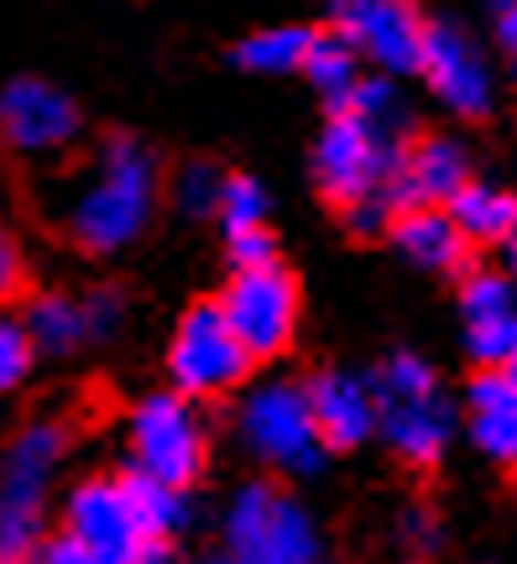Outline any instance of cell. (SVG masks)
Masks as SVG:
<instances>
[{"label": "cell", "mask_w": 517, "mask_h": 564, "mask_svg": "<svg viewBox=\"0 0 517 564\" xmlns=\"http://www.w3.org/2000/svg\"><path fill=\"white\" fill-rule=\"evenodd\" d=\"M387 79L392 74L366 79L356 100L330 110V126L319 131L314 178L340 209L392 199V173L402 158V100Z\"/></svg>", "instance_id": "cell-1"}, {"label": "cell", "mask_w": 517, "mask_h": 564, "mask_svg": "<svg viewBox=\"0 0 517 564\" xmlns=\"http://www.w3.org/2000/svg\"><path fill=\"white\" fill-rule=\"evenodd\" d=\"M158 158L131 137H110L68 199V236L89 257H116L147 236L158 215Z\"/></svg>", "instance_id": "cell-2"}, {"label": "cell", "mask_w": 517, "mask_h": 564, "mask_svg": "<svg viewBox=\"0 0 517 564\" xmlns=\"http://www.w3.org/2000/svg\"><path fill=\"white\" fill-rule=\"evenodd\" d=\"M68 460V429L53 419L26 423L0 455V564H37L42 518Z\"/></svg>", "instance_id": "cell-3"}, {"label": "cell", "mask_w": 517, "mask_h": 564, "mask_svg": "<svg viewBox=\"0 0 517 564\" xmlns=\"http://www.w3.org/2000/svg\"><path fill=\"white\" fill-rule=\"evenodd\" d=\"M377 434L408 465H434L455 440V408L439 392L434 366L398 350L377 366Z\"/></svg>", "instance_id": "cell-4"}, {"label": "cell", "mask_w": 517, "mask_h": 564, "mask_svg": "<svg viewBox=\"0 0 517 564\" xmlns=\"http://www.w3.org/2000/svg\"><path fill=\"white\" fill-rule=\"evenodd\" d=\"M225 560L230 564H330L314 512L282 486L251 481L225 507Z\"/></svg>", "instance_id": "cell-5"}, {"label": "cell", "mask_w": 517, "mask_h": 564, "mask_svg": "<svg viewBox=\"0 0 517 564\" xmlns=\"http://www.w3.org/2000/svg\"><path fill=\"white\" fill-rule=\"evenodd\" d=\"M236 434L246 444V455L261 460L278 476H314L330 444L319 434L309 387L299 382H261L251 387L236 408Z\"/></svg>", "instance_id": "cell-6"}, {"label": "cell", "mask_w": 517, "mask_h": 564, "mask_svg": "<svg viewBox=\"0 0 517 564\" xmlns=\"http://www.w3.org/2000/svg\"><path fill=\"white\" fill-rule=\"evenodd\" d=\"M126 449L131 470L168 486H194L209 460V429H204L194 398L183 392H147L126 419Z\"/></svg>", "instance_id": "cell-7"}, {"label": "cell", "mask_w": 517, "mask_h": 564, "mask_svg": "<svg viewBox=\"0 0 517 564\" xmlns=\"http://www.w3.org/2000/svg\"><path fill=\"white\" fill-rule=\"evenodd\" d=\"M251 377V350L240 345V335L230 329L225 308L215 303H194L179 319L173 340H168V382L183 398H225Z\"/></svg>", "instance_id": "cell-8"}, {"label": "cell", "mask_w": 517, "mask_h": 564, "mask_svg": "<svg viewBox=\"0 0 517 564\" xmlns=\"http://www.w3.org/2000/svg\"><path fill=\"white\" fill-rule=\"evenodd\" d=\"M219 308H225L230 329L240 335V345L251 350V361L282 356L288 345L299 340V282L288 278L278 262L236 267L230 288L219 293Z\"/></svg>", "instance_id": "cell-9"}, {"label": "cell", "mask_w": 517, "mask_h": 564, "mask_svg": "<svg viewBox=\"0 0 517 564\" xmlns=\"http://www.w3.org/2000/svg\"><path fill=\"white\" fill-rule=\"evenodd\" d=\"M63 533L89 549L100 564H137L152 549L126 476H84L63 497Z\"/></svg>", "instance_id": "cell-10"}, {"label": "cell", "mask_w": 517, "mask_h": 564, "mask_svg": "<svg viewBox=\"0 0 517 564\" xmlns=\"http://www.w3.org/2000/svg\"><path fill=\"white\" fill-rule=\"evenodd\" d=\"M418 74L429 84V95H434L450 116H460V121H481V116H492V105H497L492 58H486V47H481L460 21H429Z\"/></svg>", "instance_id": "cell-11"}, {"label": "cell", "mask_w": 517, "mask_h": 564, "mask_svg": "<svg viewBox=\"0 0 517 564\" xmlns=\"http://www.w3.org/2000/svg\"><path fill=\"white\" fill-rule=\"evenodd\" d=\"M330 32L356 47L377 74H418L429 21L418 17V0H330Z\"/></svg>", "instance_id": "cell-12"}, {"label": "cell", "mask_w": 517, "mask_h": 564, "mask_svg": "<svg viewBox=\"0 0 517 564\" xmlns=\"http://www.w3.org/2000/svg\"><path fill=\"white\" fill-rule=\"evenodd\" d=\"M79 105L47 79H11L0 89V141L21 158H58L79 141Z\"/></svg>", "instance_id": "cell-13"}, {"label": "cell", "mask_w": 517, "mask_h": 564, "mask_svg": "<svg viewBox=\"0 0 517 564\" xmlns=\"http://www.w3.org/2000/svg\"><path fill=\"white\" fill-rule=\"evenodd\" d=\"M460 329L481 371L517 361V282L502 272H471L460 282Z\"/></svg>", "instance_id": "cell-14"}, {"label": "cell", "mask_w": 517, "mask_h": 564, "mask_svg": "<svg viewBox=\"0 0 517 564\" xmlns=\"http://www.w3.org/2000/svg\"><path fill=\"white\" fill-rule=\"evenodd\" d=\"M465 183H471V152L455 137H418L398 158L392 204H398V215L418 204H450Z\"/></svg>", "instance_id": "cell-15"}, {"label": "cell", "mask_w": 517, "mask_h": 564, "mask_svg": "<svg viewBox=\"0 0 517 564\" xmlns=\"http://www.w3.org/2000/svg\"><path fill=\"white\" fill-rule=\"evenodd\" d=\"M309 403L330 449H356L377 434V387L356 371H319L309 382Z\"/></svg>", "instance_id": "cell-16"}, {"label": "cell", "mask_w": 517, "mask_h": 564, "mask_svg": "<svg viewBox=\"0 0 517 564\" xmlns=\"http://www.w3.org/2000/svg\"><path fill=\"white\" fill-rule=\"evenodd\" d=\"M392 241H398L402 262H413L418 272H460L471 257V241L455 225V215L444 204H418L402 209L392 220Z\"/></svg>", "instance_id": "cell-17"}, {"label": "cell", "mask_w": 517, "mask_h": 564, "mask_svg": "<svg viewBox=\"0 0 517 564\" xmlns=\"http://www.w3.org/2000/svg\"><path fill=\"white\" fill-rule=\"evenodd\" d=\"M465 429L486 460L517 465V387L507 371H481L465 392Z\"/></svg>", "instance_id": "cell-18"}, {"label": "cell", "mask_w": 517, "mask_h": 564, "mask_svg": "<svg viewBox=\"0 0 517 564\" xmlns=\"http://www.w3.org/2000/svg\"><path fill=\"white\" fill-rule=\"evenodd\" d=\"M444 209L455 215V225L465 230V241L471 246H502L517 230V194L513 188H502V183L471 178L455 199L444 204Z\"/></svg>", "instance_id": "cell-19"}, {"label": "cell", "mask_w": 517, "mask_h": 564, "mask_svg": "<svg viewBox=\"0 0 517 564\" xmlns=\"http://www.w3.org/2000/svg\"><path fill=\"white\" fill-rule=\"evenodd\" d=\"M21 319H26V335H32L42 356H74L84 345H95L84 299H74V293H37Z\"/></svg>", "instance_id": "cell-20"}, {"label": "cell", "mask_w": 517, "mask_h": 564, "mask_svg": "<svg viewBox=\"0 0 517 564\" xmlns=\"http://www.w3.org/2000/svg\"><path fill=\"white\" fill-rule=\"evenodd\" d=\"M303 79L330 100V110H340V105L356 100V89L366 84V58H360L340 32H314V47H309V63H303Z\"/></svg>", "instance_id": "cell-21"}, {"label": "cell", "mask_w": 517, "mask_h": 564, "mask_svg": "<svg viewBox=\"0 0 517 564\" xmlns=\"http://www.w3.org/2000/svg\"><path fill=\"white\" fill-rule=\"evenodd\" d=\"M309 47H314V32L309 26H261L251 37L236 47V63L240 68H251V74H303V63H309Z\"/></svg>", "instance_id": "cell-22"}, {"label": "cell", "mask_w": 517, "mask_h": 564, "mask_svg": "<svg viewBox=\"0 0 517 564\" xmlns=\"http://www.w3.org/2000/svg\"><path fill=\"white\" fill-rule=\"evenodd\" d=\"M126 486H131L137 518L152 544H168V539H179L183 528H189V497H183V486L152 481V476H141V470H126Z\"/></svg>", "instance_id": "cell-23"}, {"label": "cell", "mask_w": 517, "mask_h": 564, "mask_svg": "<svg viewBox=\"0 0 517 564\" xmlns=\"http://www.w3.org/2000/svg\"><path fill=\"white\" fill-rule=\"evenodd\" d=\"M267 209H272V199H267V188H261L257 178H246V173H236V178H225V188H219V225H225V241H236V236H251V230H267Z\"/></svg>", "instance_id": "cell-24"}, {"label": "cell", "mask_w": 517, "mask_h": 564, "mask_svg": "<svg viewBox=\"0 0 517 564\" xmlns=\"http://www.w3.org/2000/svg\"><path fill=\"white\" fill-rule=\"evenodd\" d=\"M32 361H37V345H32V335H26V319L0 314V398H11V392L26 387Z\"/></svg>", "instance_id": "cell-25"}, {"label": "cell", "mask_w": 517, "mask_h": 564, "mask_svg": "<svg viewBox=\"0 0 517 564\" xmlns=\"http://www.w3.org/2000/svg\"><path fill=\"white\" fill-rule=\"evenodd\" d=\"M219 188H225V178H219L209 162H189L179 173V183H173V199H179L183 215H215Z\"/></svg>", "instance_id": "cell-26"}, {"label": "cell", "mask_w": 517, "mask_h": 564, "mask_svg": "<svg viewBox=\"0 0 517 564\" xmlns=\"http://www.w3.org/2000/svg\"><path fill=\"white\" fill-rule=\"evenodd\" d=\"M84 314H89V335L95 345L120 335V324H126V299H120L116 288H89L84 293Z\"/></svg>", "instance_id": "cell-27"}, {"label": "cell", "mask_w": 517, "mask_h": 564, "mask_svg": "<svg viewBox=\"0 0 517 564\" xmlns=\"http://www.w3.org/2000/svg\"><path fill=\"white\" fill-rule=\"evenodd\" d=\"M37 564H100L95 554L84 544H74L68 533L63 539H53V544H42V554H37ZM137 564H173V554H168V544H152L147 554H141Z\"/></svg>", "instance_id": "cell-28"}, {"label": "cell", "mask_w": 517, "mask_h": 564, "mask_svg": "<svg viewBox=\"0 0 517 564\" xmlns=\"http://www.w3.org/2000/svg\"><path fill=\"white\" fill-rule=\"evenodd\" d=\"M17 293H21V246H17V236L0 225V303L17 299Z\"/></svg>", "instance_id": "cell-29"}, {"label": "cell", "mask_w": 517, "mask_h": 564, "mask_svg": "<svg viewBox=\"0 0 517 564\" xmlns=\"http://www.w3.org/2000/svg\"><path fill=\"white\" fill-rule=\"evenodd\" d=\"M230 262H236V267L278 262V257H272V230H251V236H236V241H230Z\"/></svg>", "instance_id": "cell-30"}, {"label": "cell", "mask_w": 517, "mask_h": 564, "mask_svg": "<svg viewBox=\"0 0 517 564\" xmlns=\"http://www.w3.org/2000/svg\"><path fill=\"white\" fill-rule=\"evenodd\" d=\"M497 47H502V63L517 74V0L497 11Z\"/></svg>", "instance_id": "cell-31"}, {"label": "cell", "mask_w": 517, "mask_h": 564, "mask_svg": "<svg viewBox=\"0 0 517 564\" xmlns=\"http://www.w3.org/2000/svg\"><path fill=\"white\" fill-rule=\"evenodd\" d=\"M502 257H507V278L517 282V230L507 236V241H502Z\"/></svg>", "instance_id": "cell-32"}, {"label": "cell", "mask_w": 517, "mask_h": 564, "mask_svg": "<svg viewBox=\"0 0 517 564\" xmlns=\"http://www.w3.org/2000/svg\"><path fill=\"white\" fill-rule=\"evenodd\" d=\"M502 371H507V382H513V387H517V361H513V366H502Z\"/></svg>", "instance_id": "cell-33"}, {"label": "cell", "mask_w": 517, "mask_h": 564, "mask_svg": "<svg viewBox=\"0 0 517 564\" xmlns=\"http://www.w3.org/2000/svg\"><path fill=\"white\" fill-rule=\"evenodd\" d=\"M200 564H230V560H200Z\"/></svg>", "instance_id": "cell-34"}]
</instances>
